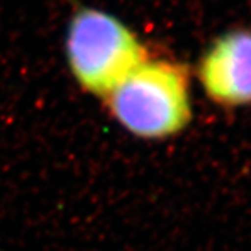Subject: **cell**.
Returning a JSON list of instances; mask_svg holds the SVG:
<instances>
[{"label":"cell","mask_w":251,"mask_h":251,"mask_svg":"<svg viewBox=\"0 0 251 251\" xmlns=\"http://www.w3.org/2000/svg\"><path fill=\"white\" fill-rule=\"evenodd\" d=\"M103 100L110 116L138 138L176 135L191 120L188 67L177 60L148 56Z\"/></svg>","instance_id":"6da1fadb"},{"label":"cell","mask_w":251,"mask_h":251,"mask_svg":"<svg viewBox=\"0 0 251 251\" xmlns=\"http://www.w3.org/2000/svg\"><path fill=\"white\" fill-rule=\"evenodd\" d=\"M67 63L81 88L105 98L148 57L133 29L105 11L78 10L69 24Z\"/></svg>","instance_id":"7a4b0ae2"},{"label":"cell","mask_w":251,"mask_h":251,"mask_svg":"<svg viewBox=\"0 0 251 251\" xmlns=\"http://www.w3.org/2000/svg\"><path fill=\"white\" fill-rule=\"evenodd\" d=\"M198 80L216 105H251V31L236 29L215 39L201 56Z\"/></svg>","instance_id":"3957f363"}]
</instances>
